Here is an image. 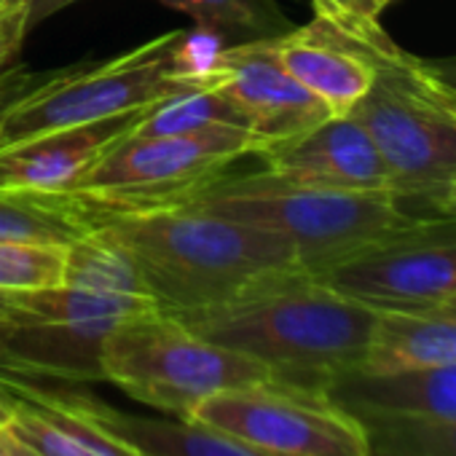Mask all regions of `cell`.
I'll list each match as a JSON object with an SVG mask.
<instances>
[{
    "mask_svg": "<svg viewBox=\"0 0 456 456\" xmlns=\"http://www.w3.org/2000/svg\"><path fill=\"white\" fill-rule=\"evenodd\" d=\"M188 419L264 456H370L368 427L328 389L269 379L201 400Z\"/></svg>",
    "mask_w": 456,
    "mask_h": 456,
    "instance_id": "cell-8",
    "label": "cell"
},
{
    "mask_svg": "<svg viewBox=\"0 0 456 456\" xmlns=\"http://www.w3.org/2000/svg\"><path fill=\"white\" fill-rule=\"evenodd\" d=\"M92 217L97 232L134 261L167 314L220 306L304 272L280 234L193 204Z\"/></svg>",
    "mask_w": 456,
    "mask_h": 456,
    "instance_id": "cell-1",
    "label": "cell"
},
{
    "mask_svg": "<svg viewBox=\"0 0 456 456\" xmlns=\"http://www.w3.org/2000/svg\"><path fill=\"white\" fill-rule=\"evenodd\" d=\"M140 134H204V132H248L250 124L242 110L215 86L204 84L177 94L156 108L137 124Z\"/></svg>",
    "mask_w": 456,
    "mask_h": 456,
    "instance_id": "cell-20",
    "label": "cell"
},
{
    "mask_svg": "<svg viewBox=\"0 0 456 456\" xmlns=\"http://www.w3.org/2000/svg\"><path fill=\"white\" fill-rule=\"evenodd\" d=\"M0 392L12 403L6 424L44 456H142L110 429L89 419L73 392L44 389L33 381L0 373Z\"/></svg>",
    "mask_w": 456,
    "mask_h": 456,
    "instance_id": "cell-13",
    "label": "cell"
},
{
    "mask_svg": "<svg viewBox=\"0 0 456 456\" xmlns=\"http://www.w3.org/2000/svg\"><path fill=\"white\" fill-rule=\"evenodd\" d=\"M102 376L175 419H188L217 392L277 379L264 362L201 338L161 309L113 328L102 346Z\"/></svg>",
    "mask_w": 456,
    "mask_h": 456,
    "instance_id": "cell-6",
    "label": "cell"
},
{
    "mask_svg": "<svg viewBox=\"0 0 456 456\" xmlns=\"http://www.w3.org/2000/svg\"><path fill=\"white\" fill-rule=\"evenodd\" d=\"M68 248L41 242H0V296H25L65 282Z\"/></svg>",
    "mask_w": 456,
    "mask_h": 456,
    "instance_id": "cell-21",
    "label": "cell"
},
{
    "mask_svg": "<svg viewBox=\"0 0 456 456\" xmlns=\"http://www.w3.org/2000/svg\"><path fill=\"white\" fill-rule=\"evenodd\" d=\"M266 172L314 188L333 191H392V175L352 116H330L298 140L261 156Z\"/></svg>",
    "mask_w": 456,
    "mask_h": 456,
    "instance_id": "cell-12",
    "label": "cell"
},
{
    "mask_svg": "<svg viewBox=\"0 0 456 456\" xmlns=\"http://www.w3.org/2000/svg\"><path fill=\"white\" fill-rule=\"evenodd\" d=\"M0 4H4V0H0Z\"/></svg>",
    "mask_w": 456,
    "mask_h": 456,
    "instance_id": "cell-32",
    "label": "cell"
},
{
    "mask_svg": "<svg viewBox=\"0 0 456 456\" xmlns=\"http://www.w3.org/2000/svg\"><path fill=\"white\" fill-rule=\"evenodd\" d=\"M328 395L362 421H451L456 419V365L403 373H349Z\"/></svg>",
    "mask_w": 456,
    "mask_h": 456,
    "instance_id": "cell-15",
    "label": "cell"
},
{
    "mask_svg": "<svg viewBox=\"0 0 456 456\" xmlns=\"http://www.w3.org/2000/svg\"><path fill=\"white\" fill-rule=\"evenodd\" d=\"M0 456H6V453H4V451H0Z\"/></svg>",
    "mask_w": 456,
    "mask_h": 456,
    "instance_id": "cell-31",
    "label": "cell"
},
{
    "mask_svg": "<svg viewBox=\"0 0 456 456\" xmlns=\"http://www.w3.org/2000/svg\"><path fill=\"white\" fill-rule=\"evenodd\" d=\"M52 73H30L25 68H6L0 70V126H4L9 110L28 94L33 92L38 84H44ZM0 142H4V137H0Z\"/></svg>",
    "mask_w": 456,
    "mask_h": 456,
    "instance_id": "cell-25",
    "label": "cell"
},
{
    "mask_svg": "<svg viewBox=\"0 0 456 456\" xmlns=\"http://www.w3.org/2000/svg\"><path fill=\"white\" fill-rule=\"evenodd\" d=\"M432 212L440 217H451L456 220V175L445 183V188L437 193V199L432 201Z\"/></svg>",
    "mask_w": 456,
    "mask_h": 456,
    "instance_id": "cell-27",
    "label": "cell"
},
{
    "mask_svg": "<svg viewBox=\"0 0 456 456\" xmlns=\"http://www.w3.org/2000/svg\"><path fill=\"white\" fill-rule=\"evenodd\" d=\"M253 156L248 132L140 134L124 137L73 191L89 212H145L180 207L228 177Z\"/></svg>",
    "mask_w": 456,
    "mask_h": 456,
    "instance_id": "cell-7",
    "label": "cell"
},
{
    "mask_svg": "<svg viewBox=\"0 0 456 456\" xmlns=\"http://www.w3.org/2000/svg\"><path fill=\"white\" fill-rule=\"evenodd\" d=\"M456 365V296L403 312H379L357 373H403Z\"/></svg>",
    "mask_w": 456,
    "mask_h": 456,
    "instance_id": "cell-16",
    "label": "cell"
},
{
    "mask_svg": "<svg viewBox=\"0 0 456 456\" xmlns=\"http://www.w3.org/2000/svg\"><path fill=\"white\" fill-rule=\"evenodd\" d=\"M370 456H456V419L451 421H362Z\"/></svg>",
    "mask_w": 456,
    "mask_h": 456,
    "instance_id": "cell-22",
    "label": "cell"
},
{
    "mask_svg": "<svg viewBox=\"0 0 456 456\" xmlns=\"http://www.w3.org/2000/svg\"><path fill=\"white\" fill-rule=\"evenodd\" d=\"M285 70L309 89L330 116H349L373 84L370 54L333 25L314 17L306 28H290L274 38Z\"/></svg>",
    "mask_w": 456,
    "mask_h": 456,
    "instance_id": "cell-14",
    "label": "cell"
},
{
    "mask_svg": "<svg viewBox=\"0 0 456 456\" xmlns=\"http://www.w3.org/2000/svg\"><path fill=\"white\" fill-rule=\"evenodd\" d=\"M9 306H12V298L9 296H0V317L9 314Z\"/></svg>",
    "mask_w": 456,
    "mask_h": 456,
    "instance_id": "cell-30",
    "label": "cell"
},
{
    "mask_svg": "<svg viewBox=\"0 0 456 456\" xmlns=\"http://www.w3.org/2000/svg\"><path fill=\"white\" fill-rule=\"evenodd\" d=\"M92 212L70 193L0 188V242L65 245L92 234Z\"/></svg>",
    "mask_w": 456,
    "mask_h": 456,
    "instance_id": "cell-18",
    "label": "cell"
},
{
    "mask_svg": "<svg viewBox=\"0 0 456 456\" xmlns=\"http://www.w3.org/2000/svg\"><path fill=\"white\" fill-rule=\"evenodd\" d=\"M0 451H4L6 456H44L41 451H36L33 445L20 440L9 427L0 429Z\"/></svg>",
    "mask_w": 456,
    "mask_h": 456,
    "instance_id": "cell-28",
    "label": "cell"
},
{
    "mask_svg": "<svg viewBox=\"0 0 456 456\" xmlns=\"http://www.w3.org/2000/svg\"><path fill=\"white\" fill-rule=\"evenodd\" d=\"M148 113L151 108L0 142V188L70 193Z\"/></svg>",
    "mask_w": 456,
    "mask_h": 456,
    "instance_id": "cell-11",
    "label": "cell"
},
{
    "mask_svg": "<svg viewBox=\"0 0 456 456\" xmlns=\"http://www.w3.org/2000/svg\"><path fill=\"white\" fill-rule=\"evenodd\" d=\"M376 314L298 272L228 304L172 317L217 346L264 362L277 379L328 389L362 368Z\"/></svg>",
    "mask_w": 456,
    "mask_h": 456,
    "instance_id": "cell-2",
    "label": "cell"
},
{
    "mask_svg": "<svg viewBox=\"0 0 456 456\" xmlns=\"http://www.w3.org/2000/svg\"><path fill=\"white\" fill-rule=\"evenodd\" d=\"M223 44L201 28L177 30L108 62L54 70L9 110L0 137L14 142L30 134L161 105L204 86L212 57Z\"/></svg>",
    "mask_w": 456,
    "mask_h": 456,
    "instance_id": "cell-4",
    "label": "cell"
},
{
    "mask_svg": "<svg viewBox=\"0 0 456 456\" xmlns=\"http://www.w3.org/2000/svg\"><path fill=\"white\" fill-rule=\"evenodd\" d=\"M207 84L242 110L250 124L253 156L258 159L330 118V110L285 70L274 52V38L220 46Z\"/></svg>",
    "mask_w": 456,
    "mask_h": 456,
    "instance_id": "cell-10",
    "label": "cell"
},
{
    "mask_svg": "<svg viewBox=\"0 0 456 456\" xmlns=\"http://www.w3.org/2000/svg\"><path fill=\"white\" fill-rule=\"evenodd\" d=\"M389 4L392 0H312L314 17L354 41L370 38L384 30L379 20Z\"/></svg>",
    "mask_w": 456,
    "mask_h": 456,
    "instance_id": "cell-23",
    "label": "cell"
},
{
    "mask_svg": "<svg viewBox=\"0 0 456 456\" xmlns=\"http://www.w3.org/2000/svg\"><path fill=\"white\" fill-rule=\"evenodd\" d=\"M188 204L280 234L306 274H320L435 217L405 207L392 191L298 185L266 169L245 177L228 175Z\"/></svg>",
    "mask_w": 456,
    "mask_h": 456,
    "instance_id": "cell-3",
    "label": "cell"
},
{
    "mask_svg": "<svg viewBox=\"0 0 456 456\" xmlns=\"http://www.w3.org/2000/svg\"><path fill=\"white\" fill-rule=\"evenodd\" d=\"M73 397L89 419L110 429L142 456H264L242 440L193 419L137 416L84 392H73Z\"/></svg>",
    "mask_w": 456,
    "mask_h": 456,
    "instance_id": "cell-17",
    "label": "cell"
},
{
    "mask_svg": "<svg viewBox=\"0 0 456 456\" xmlns=\"http://www.w3.org/2000/svg\"><path fill=\"white\" fill-rule=\"evenodd\" d=\"M76 4V0H33V22ZM167 9L191 17L201 30L215 33L220 41H258L288 33L290 22L280 12L277 0H159Z\"/></svg>",
    "mask_w": 456,
    "mask_h": 456,
    "instance_id": "cell-19",
    "label": "cell"
},
{
    "mask_svg": "<svg viewBox=\"0 0 456 456\" xmlns=\"http://www.w3.org/2000/svg\"><path fill=\"white\" fill-rule=\"evenodd\" d=\"M9 421H12V403L6 400L4 392H0V429H4Z\"/></svg>",
    "mask_w": 456,
    "mask_h": 456,
    "instance_id": "cell-29",
    "label": "cell"
},
{
    "mask_svg": "<svg viewBox=\"0 0 456 456\" xmlns=\"http://www.w3.org/2000/svg\"><path fill=\"white\" fill-rule=\"evenodd\" d=\"M357 44L370 54L376 73L349 116L379 148L395 193L432 212V201L456 175V100L424 60L405 54L384 30Z\"/></svg>",
    "mask_w": 456,
    "mask_h": 456,
    "instance_id": "cell-5",
    "label": "cell"
},
{
    "mask_svg": "<svg viewBox=\"0 0 456 456\" xmlns=\"http://www.w3.org/2000/svg\"><path fill=\"white\" fill-rule=\"evenodd\" d=\"M424 68L435 76V81L456 100V57L445 60H424Z\"/></svg>",
    "mask_w": 456,
    "mask_h": 456,
    "instance_id": "cell-26",
    "label": "cell"
},
{
    "mask_svg": "<svg viewBox=\"0 0 456 456\" xmlns=\"http://www.w3.org/2000/svg\"><path fill=\"white\" fill-rule=\"evenodd\" d=\"M33 25V0H4L0 4V70L12 68Z\"/></svg>",
    "mask_w": 456,
    "mask_h": 456,
    "instance_id": "cell-24",
    "label": "cell"
},
{
    "mask_svg": "<svg viewBox=\"0 0 456 456\" xmlns=\"http://www.w3.org/2000/svg\"><path fill=\"white\" fill-rule=\"evenodd\" d=\"M373 312H403L456 296V220L427 217L408 232L312 274Z\"/></svg>",
    "mask_w": 456,
    "mask_h": 456,
    "instance_id": "cell-9",
    "label": "cell"
}]
</instances>
